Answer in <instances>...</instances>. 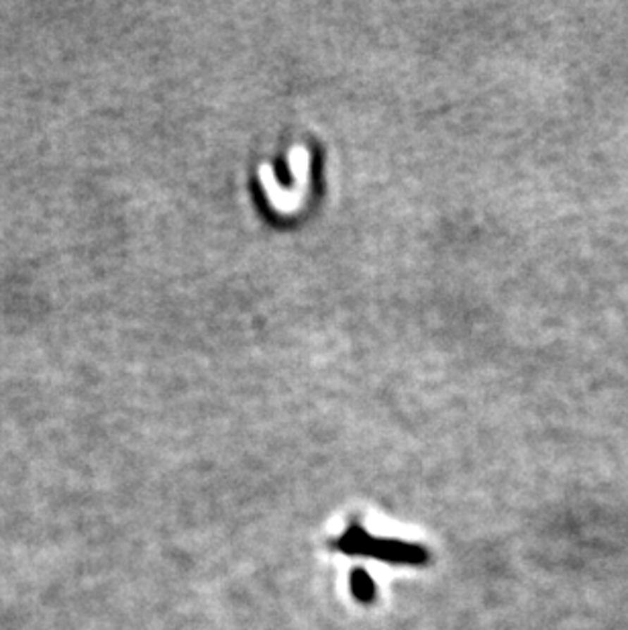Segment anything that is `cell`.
I'll list each match as a JSON object with an SVG mask.
<instances>
[{
  "label": "cell",
  "instance_id": "obj_1",
  "mask_svg": "<svg viewBox=\"0 0 628 630\" xmlns=\"http://www.w3.org/2000/svg\"><path fill=\"white\" fill-rule=\"evenodd\" d=\"M335 547L345 555H365L371 559H380L396 565H424L429 563V551L417 543H406L398 538H378L369 535L362 524L353 522L343 533Z\"/></svg>",
  "mask_w": 628,
  "mask_h": 630
},
{
  "label": "cell",
  "instance_id": "obj_2",
  "mask_svg": "<svg viewBox=\"0 0 628 630\" xmlns=\"http://www.w3.org/2000/svg\"><path fill=\"white\" fill-rule=\"evenodd\" d=\"M351 592L355 595V600H359L362 604H371L378 595V588H376L371 575L363 567H355L351 573Z\"/></svg>",
  "mask_w": 628,
  "mask_h": 630
}]
</instances>
